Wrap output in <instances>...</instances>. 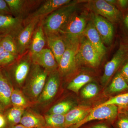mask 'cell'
I'll return each mask as SVG.
<instances>
[{
	"label": "cell",
	"instance_id": "obj_26",
	"mask_svg": "<svg viewBox=\"0 0 128 128\" xmlns=\"http://www.w3.org/2000/svg\"><path fill=\"white\" fill-rule=\"evenodd\" d=\"M91 76L86 74H82L76 76L69 83L67 89L78 93L80 89L92 80Z\"/></svg>",
	"mask_w": 128,
	"mask_h": 128
},
{
	"label": "cell",
	"instance_id": "obj_21",
	"mask_svg": "<svg viewBox=\"0 0 128 128\" xmlns=\"http://www.w3.org/2000/svg\"><path fill=\"white\" fill-rule=\"evenodd\" d=\"M46 42V35L41 20L35 28L29 49L31 56L36 54L44 48Z\"/></svg>",
	"mask_w": 128,
	"mask_h": 128
},
{
	"label": "cell",
	"instance_id": "obj_38",
	"mask_svg": "<svg viewBox=\"0 0 128 128\" xmlns=\"http://www.w3.org/2000/svg\"><path fill=\"white\" fill-rule=\"evenodd\" d=\"M89 128H108L107 126L105 124H96V125H94L92 127H90Z\"/></svg>",
	"mask_w": 128,
	"mask_h": 128
},
{
	"label": "cell",
	"instance_id": "obj_15",
	"mask_svg": "<svg viewBox=\"0 0 128 128\" xmlns=\"http://www.w3.org/2000/svg\"><path fill=\"white\" fill-rule=\"evenodd\" d=\"M32 62L51 73L58 70V65L55 57L49 48H44L41 52L32 56Z\"/></svg>",
	"mask_w": 128,
	"mask_h": 128
},
{
	"label": "cell",
	"instance_id": "obj_35",
	"mask_svg": "<svg viewBox=\"0 0 128 128\" xmlns=\"http://www.w3.org/2000/svg\"><path fill=\"white\" fill-rule=\"evenodd\" d=\"M120 72L128 84V62L124 66Z\"/></svg>",
	"mask_w": 128,
	"mask_h": 128
},
{
	"label": "cell",
	"instance_id": "obj_30",
	"mask_svg": "<svg viewBox=\"0 0 128 128\" xmlns=\"http://www.w3.org/2000/svg\"><path fill=\"white\" fill-rule=\"evenodd\" d=\"M5 51L19 57L18 50L15 38L10 36L3 37L0 42Z\"/></svg>",
	"mask_w": 128,
	"mask_h": 128
},
{
	"label": "cell",
	"instance_id": "obj_42",
	"mask_svg": "<svg viewBox=\"0 0 128 128\" xmlns=\"http://www.w3.org/2000/svg\"><path fill=\"white\" fill-rule=\"evenodd\" d=\"M12 128H27L26 127H24L23 125L21 124H17V125H16V126H14Z\"/></svg>",
	"mask_w": 128,
	"mask_h": 128
},
{
	"label": "cell",
	"instance_id": "obj_7",
	"mask_svg": "<svg viewBox=\"0 0 128 128\" xmlns=\"http://www.w3.org/2000/svg\"><path fill=\"white\" fill-rule=\"evenodd\" d=\"M87 6L92 13L104 18L112 23H116L121 17L120 11L106 0L88 1Z\"/></svg>",
	"mask_w": 128,
	"mask_h": 128
},
{
	"label": "cell",
	"instance_id": "obj_5",
	"mask_svg": "<svg viewBox=\"0 0 128 128\" xmlns=\"http://www.w3.org/2000/svg\"><path fill=\"white\" fill-rule=\"evenodd\" d=\"M102 59L94 46L83 35L80 41L76 54V60L78 65L84 64L96 68L99 65Z\"/></svg>",
	"mask_w": 128,
	"mask_h": 128
},
{
	"label": "cell",
	"instance_id": "obj_1",
	"mask_svg": "<svg viewBox=\"0 0 128 128\" xmlns=\"http://www.w3.org/2000/svg\"><path fill=\"white\" fill-rule=\"evenodd\" d=\"M49 74L45 69L32 62L30 72L21 90L34 105L43 89Z\"/></svg>",
	"mask_w": 128,
	"mask_h": 128
},
{
	"label": "cell",
	"instance_id": "obj_33",
	"mask_svg": "<svg viewBox=\"0 0 128 128\" xmlns=\"http://www.w3.org/2000/svg\"><path fill=\"white\" fill-rule=\"evenodd\" d=\"M18 57L5 50L0 55V68H4L15 62Z\"/></svg>",
	"mask_w": 128,
	"mask_h": 128
},
{
	"label": "cell",
	"instance_id": "obj_28",
	"mask_svg": "<svg viewBox=\"0 0 128 128\" xmlns=\"http://www.w3.org/2000/svg\"><path fill=\"white\" fill-rule=\"evenodd\" d=\"M110 105H116L119 108H128V92L112 97L107 101L96 106Z\"/></svg>",
	"mask_w": 128,
	"mask_h": 128
},
{
	"label": "cell",
	"instance_id": "obj_43",
	"mask_svg": "<svg viewBox=\"0 0 128 128\" xmlns=\"http://www.w3.org/2000/svg\"><path fill=\"white\" fill-rule=\"evenodd\" d=\"M5 50H4V48H2L1 44H0V55Z\"/></svg>",
	"mask_w": 128,
	"mask_h": 128
},
{
	"label": "cell",
	"instance_id": "obj_9",
	"mask_svg": "<svg viewBox=\"0 0 128 128\" xmlns=\"http://www.w3.org/2000/svg\"><path fill=\"white\" fill-rule=\"evenodd\" d=\"M60 77L58 70L49 74L43 89L35 105L45 106L51 102L58 90Z\"/></svg>",
	"mask_w": 128,
	"mask_h": 128
},
{
	"label": "cell",
	"instance_id": "obj_11",
	"mask_svg": "<svg viewBox=\"0 0 128 128\" xmlns=\"http://www.w3.org/2000/svg\"><path fill=\"white\" fill-rule=\"evenodd\" d=\"M22 18L12 15H0V36H10L16 38L24 27Z\"/></svg>",
	"mask_w": 128,
	"mask_h": 128
},
{
	"label": "cell",
	"instance_id": "obj_32",
	"mask_svg": "<svg viewBox=\"0 0 128 128\" xmlns=\"http://www.w3.org/2000/svg\"><path fill=\"white\" fill-rule=\"evenodd\" d=\"M116 121L117 128H128V108H118Z\"/></svg>",
	"mask_w": 128,
	"mask_h": 128
},
{
	"label": "cell",
	"instance_id": "obj_44",
	"mask_svg": "<svg viewBox=\"0 0 128 128\" xmlns=\"http://www.w3.org/2000/svg\"><path fill=\"white\" fill-rule=\"evenodd\" d=\"M3 37L2 36H0V42L2 40V38H3Z\"/></svg>",
	"mask_w": 128,
	"mask_h": 128
},
{
	"label": "cell",
	"instance_id": "obj_6",
	"mask_svg": "<svg viewBox=\"0 0 128 128\" xmlns=\"http://www.w3.org/2000/svg\"><path fill=\"white\" fill-rule=\"evenodd\" d=\"M66 43L65 51L58 64V71L61 77H67L75 72L78 66L76 54L80 44Z\"/></svg>",
	"mask_w": 128,
	"mask_h": 128
},
{
	"label": "cell",
	"instance_id": "obj_41",
	"mask_svg": "<svg viewBox=\"0 0 128 128\" xmlns=\"http://www.w3.org/2000/svg\"><path fill=\"white\" fill-rule=\"evenodd\" d=\"M106 1L111 4L114 5L116 4L117 0H106Z\"/></svg>",
	"mask_w": 128,
	"mask_h": 128
},
{
	"label": "cell",
	"instance_id": "obj_34",
	"mask_svg": "<svg viewBox=\"0 0 128 128\" xmlns=\"http://www.w3.org/2000/svg\"><path fill=\"white\" fill-rule=\"evenodd\" d=\"M0 15H12L5 0H0Z\"/></svg>",
	"mask_w": 128,
	"mask_h": 128
},
{
	"label": "cell",
	"instance_id": "obj_20",
	"mask_svg": "<svg viewBox=\"0 0 128 128\" xmlns=\"http://www.w3.org/2000/svg\"><path fill=\"white\" fill-rule=\"evenodd\" d=\"M92 108L85 105L75 107L65 115V128H70L82 120L90 112Z\"/></svg>",
	"mask_w": 128,
	"mask_h": 128
},
{
	"label": "cell",
	"instance_id": "obj_16",
	"mask_svg": "<svg viewBox=\"0 0 128 128\" xmlns=\"http://www.w3.org/2000/svg\"><path fill=\"white\" fill-rule=\"evenodd\" d=\"M83 35L94 46L102 59L106 52V48L92 20L88 22Z\"/></svg>",
	"mask_w": 128,
	"mask_h": 128
},
{
	"label": "cell",
	"instance_id": "obj_2",
	"mask_svg": "<svg viewBox=\"0 0 128 128\" xmlns=\"http://www.w3.org/2000/svg\"><path fill=\"white\" fill-rule=\"evenodd\" d=\"M77 5V2H71L41 20L46 36L59 33L70 16L76 10Z\"/></svg>",
	"mask_w": 128,
	"mask_h": 128
},
{
	"label": "cell",
	"instance_id": "obj_39",
	"mask_svg": "<svg viewBox=\"0 0 128 128\" xmlns=\"http://www.w3.org/2000/svg\"><path fill=\"white\" fill-rule=\"evenodd\" d=\"M5 111H6V109L4 107L0 101V114H3Z\"/></svg>",
	"mask_w": 128,
	"mask_h": 128
},
{
	"label": "cell",
	"instance_id": "obj_14",
	"mask_svg": "<svg viewBox=\"0 0 128 128\" xmlns=\"http://www.w3.org/2000/svg\"><path fill=\"white\" fill-rule=\"evenodd\" d=\"M91 16V20L104 44L110 45L112 43L114 35V28L112 24L97 14L93 13Z\"/></svg>",
	"mask_w": 128,
	"mask_h": 128
},
{
	"label": "cell",
	"instance_id": "obj_29",
	"mask_svg": "<svg viewBox=\"0 0 128 128\" xmlns=\"http://www.w3.org/2000/svg\"><path fill=\"white\" fill-rule=\"evenodd\" d=\"M73 103L71 101H64L57 104L50 108L46 114L65 115L73 108Z\"/></svg>",
	"mask_w": 128,
	"mask_h": 128
},
{
	"label": "cell",
	"instance_id": "obj_36",
	"mask_svg": "<svg viewBox=\"0 0 128 128\" xmlns=\"http://www.w3.org/2000/svg\"><path fill=\"white\" fill-rule=\"evenodd\" d=\"M117 3L122 9H126L128 6V0H118Z\"/></svg>",
	"mask_w": 128,
	"mask_h": 128
},
{
	"label": "cell",
	"instance_id": "obj_31",
	"mask_svg": "<svg viewBox=\"0 0 128 128\" xmlns=\"http://www.w3.org/2000/svg\"><path fill=\"white\" fill-rule=\"evenodd\" d=\"M98 92L97 85L94 83H89L82 89L81 95L85 99H89L96 96Z\"/></svg>",
	"mask_w": 128,
	"mask_h": 128
},
{
	"label": "cell",
	"instance_id": "obj_8",
	"mask_svg": "<svg viewBox=\"0 0 128 128\" xmlns=\"http://www.w3.org/2000/svg\"><path fill=\"white\" fill-rule=\"evenodd\" d=\"M118 114V108L114 105H108L100 107L95 106L81 121L72 128H80L85 124L95 120H109L114 121L116 119ZM70 127V128H71Z\"/></svg>",
	"mask_w": 128,
	"mask_h": 128
},
{
	"label": "cell",
	"instance_id": "obj_17",
	"mask_svg": "<svg viewBox=\"0 0 128 128\" xmlns=\"http://www.w3.org/2000/svg\"><path fill=\"white\" fill-rule=\"evenodd\" d=\"M13 86L4 70L0 68V101L6 110L12 107L11 96Z\"/></svg>",
	"mask_w": 128,
	"mask_h": 128
},
{
	"label": "cell",
	"instance_id": "obj_12",
	"mask_svg": "<svg viewBox=\"0 0 128 128\" xmlns=\"http://www.w3.org/2000/svg\"><path fill=\"white\" fill-rule=\"evenodd\" d=\"M127 49L124 45L120 46L110 61L105 64L104 73L101 82L103 86L106 84L110 79L116 72L126 58Z\"/></svg>",
	"mask_w": 128,
	"mask_h": 128
},
{
	"label": "cell",
	"instance_id": "obj_3",
	"mask_svg": "<svg viewBox=\"0 0 128 128\" xmlns=\"http://www.w3.org/2000/svg\"><path fill=\"white\" fill-rule=\"evenodd\" d=\"M32 63L29 50L4 70L14 89H22L30 72Z\"/></svg>",
	"mask_w": 128,
	"mask_h": 128
},
{
	"label": "cell",
	"instance_id": "obj_27",
	"mask_svg": "<svg viewBox=\"0 0 128 128\" xmlns=\"http://www.w3.org/2000/svg\"><path fill=\"white\" fill-rule=\"evenodd\" d=\"M45 128H65V115L46 114L44 115Z\"/></svg>",
	"mask_w": 128,
	"mask_h": 128
},
{
	"label": "cell",
	"instance_id": "obj_40",
	"mask_svg": "<svg viewBox=\"0 0 128 128\" xmlns=\"http://www.w3.org/2000/svg\"><path fill=\"white\" fill-rule=\"evenodd\" d=\"M124 24L126 28L128 29V13L126 15L124 20Z\"/></svg>",
	"mask_w": 128,
	"mask_h": 128
},
{
	"label": "cell",
	"instance_id": "obj_18",
	"mask_svg": "<svg viewBox=\"0 0 128 128\" xmlns=\"http://www.w3.org/2000/svg\"><path fill=\"white\" fill-rule=\"evenodd\" d=\"M46 36L49 48L54 55L58 65L60 59L66 49V42L60 34H51Z\"/></svg>",
	"mask_w": 128,
	"mask_h": 128
},
{
	"label": "cell",
	"instance_id": "obj_37",
	"mask_svg": "<svg viewBox=\"0 0 128 128\" xmlns=\"http://www.w3.org/2000/svg\"><path fill=\"white\" fill-rule=\"evenodd\" d=\"M6 126V121L4 115L0 114V128H5Z\"/></svg>",
	"mask_w": 128,
	"mask_h": 128
},
{
	"label": "cell",
	"instance_id": "obj_24",
	"mask_svg": "<svg viewBox=\"0 0 128 128\" xmlns=\"http://www.w3.org/2000/svg\"><path fill=\"white\" fill-rule=\"evenodd\" d=\"M10 102L12 106L25 109L34 105L26 97L22 90L14 88L11 96Z\"/></svg>",
	"mask_w": 128,
	"mask_h": 128
},
{
	"label": "cell",
	"instance_id": "obj_13",
	"mask_svg": "<svg viewBox=\"0 0 128 128\" xmlns=\"http://www.w3.org/2000/svg\"><path fill=\"white\" fill-rule=\"evenodd\" d=\"M70 0H48L41 4L38 8L28 16L24 24H26L35 19L42 20L56 10L71 2Z\"/></svg>",
	"mask_w": 128,
	"mask_h": 128
},
{
	"label": "cell",
	"instance_id": "obj_23",
	"mask_svg": "<svg viewBox=\"0 0 128 128\" xmlns=\"http://www.w3.org/2000/svg\"><path fill=\"white\" fill-rule=\"evenodd\" d=\"M25 110L12 106L6 109L3 114L6 121L5 128H12L20 123Z\"/></svg>",
	"mask_w": 128,
	"mask_h": 128
},
{
	"label": "cell",
	"instance_id": "obj_22",
	"mask_svg": "<svg viewBox=\"0 0 128 128\" xmlns=\"http://www.w3.org/2000/svg\"><path fill=\"white\" fill-rule=\"evenodd\" d=\"M12 16L23 19L24 15L35 1L5 0Z\"/></svg>",
	"mask_w": 128,
	"mask_h": 128
},
{
	"label": "cell",
	"instance_id": "obj_19",
	"mask_svg": "<svg viewBox=\"0 0 128 128\" xmlns=\"http://www.w3.org/2000/svg\"><path fill=\"white\" fill-rule=\"evenodd\" d=\"M20 124L27 128H45L44 117L30 108L25 109Z\"/></svg>",
	"mask_w": 128,
	"mask_h": 128
},
{
	"label": "cell",
	"instance_id": "obj_10",
	"mask_svg": "<svg viewBox=\"0 0 128 128\" xmlns=\"http://www.w3.org/2000/svg\"><path fill=\"white\" fill-rule=\"evenodd\" d=\"M41 20L35 19L30 21L18 33L16 38V44L19 57L29 50L33 35Z\"/></svg>",
	"mask_w": 128,
	"mask_h": 128
},
{
	"label": "cell",
	"instance_id": "obj_4",
	"mask_svg": "<svg viewBox=\"0 0 128 128\" xmlns=\"http://www.w3.org/2000/svg\"><path fill=\"white\" fill-rule=\"evenodd\" d=\"M88 22L87 16L85 12L76 11L59 34L67 43L80 44Z\"/></svg>",
	"mask_w": 128,
	"mask_h": 128
},
{
	"label": "cell",
	"instance_id": "obj_25",
	"mask_svg": "<svg viewBox=\"0 0 128 128\" xmlns=\"http://www.w3.org/2000/svg\"><path fill=\"white\" fill-rule=\"evenodd\" d=\"M108 90L110 94L118 95L128 92V83L120 72H118L114 76Z\"/></svg>",
	"mask_w": 128,
	"mask_h": 128
}]
</instances>
